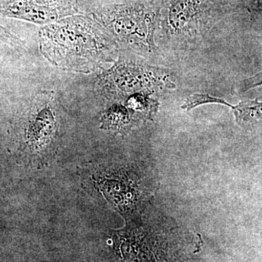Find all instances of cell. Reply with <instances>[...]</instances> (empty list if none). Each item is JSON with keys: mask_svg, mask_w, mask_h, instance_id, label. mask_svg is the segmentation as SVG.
<instances>
[{"mask_svg": "<svg viewBox=\"0 0 262 262\" xmlns=\"http://www.w3.org/2000/svg\"><path fill=\"white\" fill-rule=\"evenodd\" d=\"M130 122L128 110L121 105H115L103 114L101 118V128L120 130L125 128Z\"/></svg>", "mask_w": 262, "mask_h": 262, "instance_id": "obj_8", "label": "cell"}, {"mask_svg": "<svg viewBox=\"0 0 262 262\" xmlns=\"http://www.w3.org/2000/svg\"><path fill=\"white\" fill-rule=\"evenodd\" d=\"M84 189L99 193L127 221L135 205L136 192L132 179L125 170L101 168L82 170Z\"/></svg>", "mask_w": 262, "mask_h": 262, "instance_id": "obj_5", "label": "cell"}, {"mask_svg": "<svg viewBox=\"0 0 262 262\" xmlns=\"http://www.w3.org/2000/svg\"><path fill=\"white\" fill-rule=\"evenodd\" d=\"M160 8L153 3H125L100 7L93 17L106 29L115 42L129 49L151 53Z\"/></svg>", "mask_w": 262, "mask_h": 262, "instance_id": "obj_3", "label": "cell"}, {"mask_svg": "<svg viewBox=\"0 0 262 262\" xmlns=\"http://www.w3.org/2000/svg\"><path fill=\"white\" fill-rule=\"evenodd\" d=\"M220 103V104L225 105V106H229L233 108L234 106L229 104L225 100L222 98L211 97L208 94H193L192 96H189V98L186 100L185 103L182 106L183 110H192V108L200 106V105L206 104V103Z\"/></svg>", "mask_w": 262, "mask_h": 262, "instance_id": "obj_10", "label": "cell"}, {"mask_svg": "<svg viewBox=\"0 0 262 262\" xmlns=\"http://www.w3.org/2000/svg\"><path fill=\"white\" fill-rule=\"evenodd\" d=\"M61 117L53 92L39 93L26 106L15 127L17 156L24 166L42 168L60 145Z\"/></svg>", "mask_w": 262, "mask_h": 262, "instance_id": "obj_2", "label": "cell"}, {"mask_svg": "<svg viewBox=\"0 0 262 262\" xmlns=\"http://www.w3.org/2000/svg\"><path fill=\"white\" fill-rule=\"evenodd\" d=\"M0 41L18 49L24 47V42L20 38L2 25H0Z\"/></svg>", "mask_w": 262, "mask_h": 262, "instance_id": "obj_12", "label": "cell"}, {"mask_svg": "<svg viewBox=\"0 0 262 262\" xmlns=\"http://www.w3.org/2000/svg\"><path fill=\"white\" fill-rule=\"evenodd\" d=\"M261 103L258 102V100L241 101L232 108L236 122L242 125L243 122L249 120H261Z\"/></svg>", "mask_w": 262, "mask_h": 262, "instance_id": "obj_9", "label": "cell"}, {"mask_svg": "<svg viewBox=\"0 0 262 262\" xmlns=\"http://www.w3.org/2000/svg\"><path fill=\"white\" fill-rule=\"evenodd\" d=\"M261 84V73L257 74L254 77H250L243 81H239L232 86V93L234 95L244 94L253 88L258 87Z\"/></svg>", "mask_w": 262, "mask_h": 262, "instance_id": "obj_11", "label": "cell"}, {"mask_svg": "<svg viewBox=\"0 0 262 262\" xmlns=\"http://www.w3.org/2000/svg\"><path fill=\"white\" fill-rule=\"evenodd\" d=\"M97 86L100 92L112 99H122L144 89L175 87L158 69L126 60H120L103 72Z\"/></svg>", "mask_w": 262, "mask_h": 262, "instance_id": "obj_4", "label": "cell"}, {"mask_svg": "<svg viewBox=\"0 0 262 262\" xmlns=\"http://www.w3.org/2000/svg\"><path fill=\"white\" fill-rule=\"evenodd\" d=\"M79 13L78 0H0V16L43 27Z\"/></svg>", "mask_w": 262, "mask_h": 262, "instance_id": "obj_6", "label": "cell"}, {"mask_svg": "<svg viewBox=\"0 0 262 262\" xmlns=\"http://www.w3.org/2000/svg\"><path fill=\"white\" fill-rule=\"evenodd\" d=\"M218 0H170L167 25L174 34L195 30L216 14Z\"/></svg>", "mask_w": 262, "mask_h": 262, "instance_id": "obj_7", "label": "cell"}, {"mask_svg": "<svg viewBox=\"0 0 262 262\" xmlns=\"http://www.w3.org/2000/svg\"><path fill=\"white\" fill-rule=\"evenodd\" d=\"M39 38L42 56L69 72L91 73L116 60L117 43L93 15H71L44 26Z\"/></svg>", "mask_w": 262, "mask_h": 262, "instance_id": "obj_1", "label": "cell"}]
</instances>
